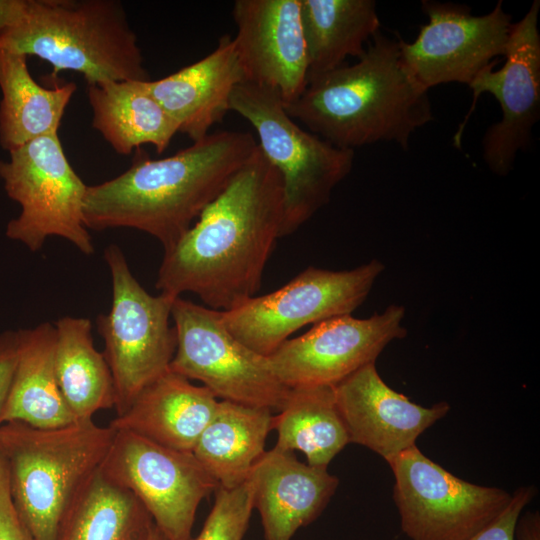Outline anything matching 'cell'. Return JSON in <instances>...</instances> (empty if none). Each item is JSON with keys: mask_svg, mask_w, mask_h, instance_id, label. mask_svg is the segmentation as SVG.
I'll list each match as a JSON object with an SVG mask.
<instances>
[{"mask_svg": "<svg viewBox=\"0 0 540 540\" xmlns=\"http://www.w3.org/2000/svg\"><path fill=\"white\" fill-rule=\"evenodd\" d=\"M284 212L280 174L257 146L197 222L164 249L155 287L229 311L259 290Z\"/></svg>", "mask_w": 540, "mask_h": 540, "instance_id": "cell-1", "label": "cell"}, {"mask_svg": "<svg viewBox=\"0 0 540 540\" xmlns=\"http://www.w3.org/2000/svg\"><path fill=\"white\" fill-rule=\"evenodd\" d=\"M256 146L250 133L219 131L162 159L153 160L138 148L128 170L87 186L85 226L96 231L137 229L159 240L166 249L190 229Z\"/></svg>", "mask_w": 540, "mask_h": 540, "instance_id": "cell-2", "label": "cell"}, {"mask_svg": "<svg viewBox=\"0 0 540 540\" xmlns=\"http://www.w3.org/2000/svg\"><path fill=\"white\" fill-rule=\"evenodd\" d=\"M284 109L314 134L349 150L377 142L408 149L416 129L433 120L428 90L407 69L398 38L380 31L357 63L310 81Z\"/></svg>", "mask_w": 540, "mask_h": 540, "instance_id": "cell-3", "label": "cell"}, {"mask_svg": "<svg viewBox=\"0 0 540 540\" xmlns=\"http://www.w3.org/2000/svg\"><path fill=\"white\" fill-rule=\"evenodd\" d=\"M0 51L33 55L80 73L88 85L149 81L124 6L117 0H30L25 15L0 35Z\"/></svg>", "mask_w": 540, "mask_h": 540, "instance_id": "cell-4", "label": "cell"}, {"mask_svg": "<svg viewBox=\"0 0 540 540\" xmlns=\"http://www.w3.org/2000/svg\"><path fill=\"white\" fill-rule=\"evenodd\" d=\"M114 435L93 419L49 429L18 421L0 426L10 495L34 540H56L68 505L102 465Z\"/></svg>", "mask_w": 540, "mask_h": 540, "instance_id": "cell-5", "label": "cell"}, {"mask_svg": "<svg viewBox=\"0 0 540 540\" xmlns=\"http://www.w3.org/2000/svg\"><path fill=\"white\" fill-rule=\"evenodd\" d=\"M229 110L256 130L258 146L280 174L284 212L281 237L295 232L328 203L351 171L354 150L339 148L302 129L272 89L243 81L232 91Z\"/></svg>", "mask_w": 540, "mask_h": 540, "instance_id": "cell-6", "label": "cell"}, {"mask_svg": "<svg viewBox=\"0 0 540 540\" xmlns=\"http://www.w3.org/2000/svg\"><path fill=\"white\" fill-rule=\"evenodd\" d=\"M104 259L112 280V305L96 319L110 368L116 415L124 413L138 394L169 370L177 337L171 326L176 297L149 294L132 274L120 247L111 244Z\"/></svg>", "mask_w": 540, "mask_h": 540, "instance_id": "cell-7", "label": "cell"}, {"mask_svg": "<svg viewBox=\"0 0 540 540\" xmlns=\"http://www.w3.org/2000/svg\"><path fill=\"white\" fill-rule=\"evenodd\" d=\"M0 160V178L20 213L6 226L7 238L39 251L51 236L62 237L85 255L94 244L84 223L87 185L69 163L58 134L36 138Z\"/></svg>", "mask_w": 540, "mask_h": 540, "instance_id": "cell-8", "label": "cell"}, {"mask_svg": "<svg viewBox=\"0 0 540 540\" xmlns=\"http://www.w3.org/2000/svg\"><path fill=\"white\" fill-rule=\"evenodd\" d=\"M171 319L177 346L169 370L198 380L217 398L278 412L290 388L273 374L267 356L235 338L221 311L176 297Z\"/></svg>", "mask_w": 540, "mask_h": 540, "instance_id": "cell-9", "label": "cell"}, {"mask_svg": "<svg viewBox=\"0 0 540 540\" xmlns=\"http://www.w3.org/2000/svg\"><path fill=\"white\" fill-rule=\"evenodd\" d=\"M383 270L378 260L342 271L308 267L280 289L221 311L222 320L240 342L268 356L300 328L351 314Z\"/></svg>", "mask_w": 540, "mask_h": 540, "instance_id": "cell-10", "label": "cell"}, {"mask_svg": "<svg viewBox=\"0 0 540 540\" xmlns=\"http://www.w3.org/2000/svg\"><path fill=\"white\" fill-rule=\"evenodd\" d=\"M393 500L410 540H468L508 505L512 494L465 481L414 445L388 462Z\"/></svg>", "mask_w": 540, "mask_h": 540, "instance_id": "cell-11", "label": "cell"}, {"mask_svg": "<svg viewBox=\"0 0 540 540\" xmlns=\"http://www.w3.org/2000/svg\"><path fill=\"white\" fill-rule=\"evenodd\" d=\"M101 468L137 497L167 540H191L199 504L218 487L193 452L128 431H115Z\"/></svg>", "mask_w": 540, "mask_h": 540, "instance_id": "cell-12", "label": "cell"}, {"mask_svg": "<svg viewBox=\"0 0 540 540\" xmlns=\"http://www.w3.org/2000/svg\"><path fill=\"white\" fill-rule=\"evenodd\" d=\"M540 2L534 1L524 17L512 24L505 63L494 71L492 62L468 85L473 93L471 108L453 140L459 146L462 131L483 93L492 94L502 110L483 139V157L497 175H507L519 150L527 147L531 131L540 116Z\"/></svg>", "mask_w": 540, "mask_h": 540, "instance_id": "cell-13", "label": "cell"}, {"mask_svg": "<svg viewBox=\"0 0 540 540\" xmlns=\"http://www.w3.org/2000/svg\"><path fill=\"white\" fill-rule=\"evenodd\" d=\"M404 315L403 306L391 305L365 319L348 314L318 322L268 355L269 366L288 388L333 387L363 366L375 363L391 341L407 335L402 326Z\"/></svg>", "mask_w": 540, "mask_h": 540, "instance_id": "cell-14", "label": "cell"}, {"mask_svg": "<svg viewBox=\"0 0 540 540\" xmlns=\"http://www.w3.org/2000/svg\"><path fill=\"white\" fill-rule=\"evenodd\" d=\"M429 18L412 43L398 37L402 59L426 90L439 84L469 85L495 57L504 56L512 22L502 1L483 16L451 3L423 2Z\"/></svg>", "mask_w": 540, "mask_h": 540, "instance_id": "cell-15", "label": "cell"}, {"mask_svg": "<svg viewBox=\"0 0 540 540\" xmlns=\"http://www.w3.org/2000/svg\"><path fill=\"white\" fill-rule=\"evenodd\" d=\"M300 0H237L233 38L246 82L274 90L284 105L307 85Z\"/></svg>", "mask_w": 540, "mask_h": 540, "instance_id": "cell-16", "label": "cell"}, {"mask_svg": "<svg viewBox=\"0 0 540 540\" xmlns=\"http://www.w3.org/2000/svg\"><path fill=\"white\" fill-rule=\"evenodd\" d=\"M350 443L364 446L388 463L416 445L418 437L443 418L450 405L424 407L389 387L375 363L332 387Z\"/></svg>", "mask_w": 540, "mask_h": 540, "instance_id": "cell-17", "label": "cell"}, {"mask_svg": "<svg viewBox=\"0 0 540 540\" xmlns=\"http://www.w3.org/2000/svg\"><path fill=\"white\" fill-rule=\"evenodd\" d=\"M249 480L265 540H292L318 518L339 484L327 468L302 463L293 452L276 447L259 458Z\"/></svg>", "mask_w": 540, "mask_h": 540, "instance_id": "cell-18", "label": "cell"}, {"mask_svg": "<svg viewBox=\"0 0 540 540\" xmlns=\"http://www.w3.org/2000/svg\"><path fill=\"white\" fill-rule=\"evenodd\" d=\"M243 81L233 38L225 35L206 57L164 78L147 81V88L178 132L195 142L223 119L233 89Z\"/></svg>", "mask_w": 540, "mask_h": 540, "instance_id": "cell-19", "label": "cell"}, {"mask_svg": "<svg viewBox=\"0 0 540 540\" xmlns=\"http://www.w3.org/2000/svg\"><path fill=\"white\" fill-rule=\"evenodd\" d=\"M218 403L205 386L194 385L168 370L147 385L109 426L171 449L192 452Z\"/></svg>", "mask_w": 540, "mask_h": 540, "instance_id": "cell-20", "label": "cell"}, {"mask_svg": "<svg viewBox=\"0 0 540 540\" xmlns=\"http://www.w3.org/2000/svg\"><path fill=\"white\" fill-rule=\"evenodd\" d=\"M17 331V361L3 423L18 421L49 429L75 422L55 374L54 324L44 322Z\"/></svg>", "mask_w": 540, "mask_h": 540, "instance_id": "cell-21", "label": "cell"}, {"mask_svg": "<svg viewBox=\"0 0 540 540\" xmlns=\"http://www.w3.org/2000/svg\"><path fill=\"white\" fill-rule=\"evenodd\" d=\"M92 127L121 155L143 144L163 153L177 126L147 88V81H107L88 85Z\"/></svg>", "mask_w": 540, "mask_h": 540, "instance_id": "cell-22", "label": "cell"}, {"mask_svg": "<svg viewBox=\"0 0 540 540\" xmlns=\"http://www.w3.org/2000/svg\"><path fill=\"white\" fill-rule=\"evenodd\" d=\"M273 423L267 408L219 400L192 452L219 487L235 488L249 478L264 454Z\"/></svg>", "mask_w": 540, "mask_h": 540, "instance_id": "cell-23", "label": "cell"}, {"mask_svg": "<svg viewBox=\"0 0 540 540\" xmlns=\"http://www.w3.org/2000/svg\"><path fill=\"white\" fill-rule=\"evenodd\" d=\"M0 145L8 152L36 138L58 134L77 85L45 88L29 72L27 56L0 51Z\"/></svg>", "mask_w": 540, "mask_h": 540, "instance_id": "cell-24", "label": "cell"}, {"mask_svg": "<svg viewBox=\"0 0 540 540\" xmlns=\"http://www.w3.org/2000/svg\"><path fill=\"white\" fill-rule=\"evenodd\" d=\"M307 84L335 70L347 57L361 58L379 31L373 0H300Z\"/></svg>", "mask_w": 540, "mask_h": 540, "instance_id": "cell-25", "label": "cell"}, {"mask_svg": "<svg viewBox=\"0 0 540 540\" xmlns=\"http://www.w3.org/2000/svg\"><path fill=\"white\" fill-rule=\"evenodd\" d=\"M153 524L137 497L100 466L68 505L56 540H148Z\"/></svg>", "mask_w": 540, "mask_h": 540, "instance_id": "cell-26", "label": "cell"}, {"mask_svg": "<svg viewBox=\"0 0 540 540\" xmlns=\"http://www.w3.org/2000/svg\"><path fill=\"white\" fill-rule=\"evenodd\" d=\"M54 326L55 374L75 420H92L96 412L114 408L112 374L103 353L94 346L91 321L64 316Z\"/></svg>", "mask_w": 540, "mask_h": 540, "instance_id": "cell-27", "label": "cell"}, {"mask_svg": "<svg viewBox=\"0 0 540 540\" xmlns=\"http://www.w3.org/2000/svg\"><path fill=\"white\" fill-rule=\"evenodd\" d=\"M274 447L300 451L307 464L328 468L332 459L350 443L330 386L290 388L284 405L274 415Z\"/></svg>", "mask_w": 540, "mask_h": 540, "instance_id": "cell-28", "label": "cell"}, {"mask_svg": "<svg viewBox=\"0 0 540 540\" xmlns=\"http://www.w3.org/2000/svg\"><path fill=\"white\" fill-rule=\"evenodd\" d=\"M214 494V505L193 540H242L254 509L249 478L232 489L218 486Z\"/></svg>", "mask_w": 540, "mask_h": 540, "instance_id": "cell-29", "label": "cell"}, {"mask_svg": "<svg viewBox=\"0 0 540 540\" xmlns=\"http://www.w3.org/2000/svg\"><path fill=\"white\" fill-rule=\"evenodd\" d=\"M533 486H522L515 490L505 509L486 527L468 540H515V527L523 509L535 496Z\"/></svg>", "mask_w": 540, "mask_h": 540, "instance_id": "cell-30", "label": "cell"}, {"mask_svg": "<svg viewBox=\"0 0 540 540\" xmlns=\"http://www.w3.org/2000/svg\"><path fill=\"white\" fill-rule=\"evenodd\" d=\"M0 540H34L10 495L7 470L0 456Z\"/></svg>", "mask_w": 540, "mask_h": 540, "instance_id": "cell-31", "label": "cell"}, {"mask_svg": "<svg viewBox=\"0 0 540 540\" xmlns=\"http://www.w3.org/2000/svg\"><path fill=\"white\" fill-rule=\"evenodd\" d=\"M18 331L0 333V426L17 361Z\"/></svg>", "mask_w": 540, "mask_h": 540, "instance_id": "cell-32", "label": "cell"}, {"mask_svg": "<svg viewBox=\"0 0 540 540\" xmlns=\"http://www.w3.org/2000/svg\"><path fill=\"white\" fill-rule=\"evenodd\" d=\"M30 0H0V35L26 13Z\"/></svg>", "mask_w": 540, "mask_h": 540, "instance_id": "cell-33", "label": "cell"}, {"mask_svg": "<svg viewBox=\"0 0 540 540\" xmlns=\"http://www.w3.org/2000/svg\"><path fill=\"white\" fill-rule=\"evenodd\" d=\"M514 536L517 540H540L539 513L529 512L519 517Z\"/></svg>", "mask_w": 540, "mask_h": 540, "instance_id": "cell-34", "label": "cell"}, {"mask_svg": "<svg viewBox=\"0 0 540 540\" xmlns=\"http://www.w3.org/2000/svg\"><path fill=\"white\" fill-rule=\"evenodd\" d=\"M148 540H167L162 532L153 524Z\"/></svg>", "mask_w": 540, "mask_h": 540, "instance_id": "cell-35", "label": "cell"}]
</instances>
